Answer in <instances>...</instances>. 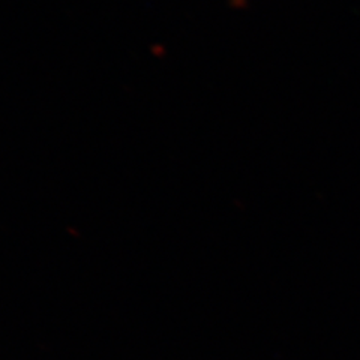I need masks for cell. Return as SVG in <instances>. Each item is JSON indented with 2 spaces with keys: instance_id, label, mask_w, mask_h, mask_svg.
<instances>
[{
  "instance_id": "1",
  "label": "cell",
  "mask_w": 360,
  "mask_h": 360,
  "mask_svg": "<svg viewBox=\"0 0 360 360\" xmlns=\"http://www.w3.org/2000/svg\"><path fill=\"white\" fill-rule=\"evenodd\" d=\"M230 4H233L236 8H242L248 4V0H230Z\"/></svg>"
}]
</instances>
